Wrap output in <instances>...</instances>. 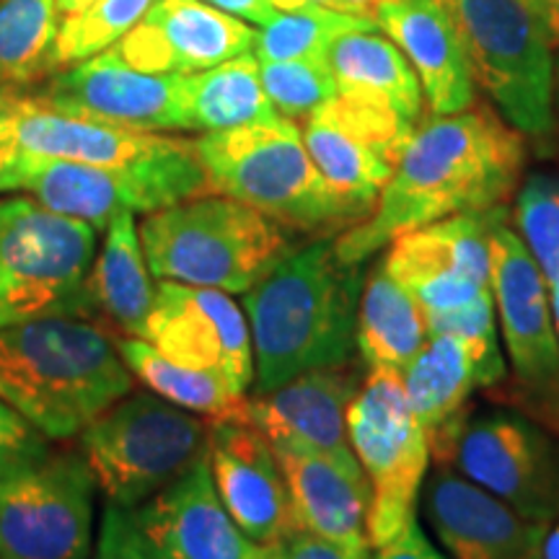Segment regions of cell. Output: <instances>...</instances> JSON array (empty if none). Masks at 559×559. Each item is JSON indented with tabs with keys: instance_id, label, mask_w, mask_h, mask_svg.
<instances>
[{
	"instance_id": "1",
	"label": "cell",
	"mask_w": 559,
	"mask_h": 559,
	"mask_svg": "<svg viewBox=\"0 0 559 559\" xmlns=\"http://www.w3.org/2000/svg\"><path fill=\"white\" fill-rule=\"evenodd\" d=\"M523 160V135L492 109L432 115L412 132L373 213L342 230L334 251L362 264L407 230L500 207L519 187Z\"/></svg>"
},
{
	"instance_id": "2",
	"label": "cell",
	"mask_w": 559,
	"mask_h": 559,
	"mask_svg": "<svg viewBox=\"0 0 559 559\" xmlns=\"http://www.w3.org/2000/svg\"><path fill=\"white\" fill-rule=\"evenodd\" d=\"M360 290V264L342 262L330 236L293 249L243 293L254 349V396L309 370L347 366L358 347Z\"/></svg>"
},
{
	"instance_id": "3",
	"label": "cell",
	"mask_w": 559,
	"mask_h": 559,
	"mask_svg": "<svg viewBox=\"0 0 559 559\" xmlns=\"http://www.w3.org/2000/svg\"><path fill=\"white\" fill-rule=\"evenodd\" d=\"M135 391L115 334L83 317H41L0 330V400L41 436H81Z\"/></svg>"
},
{
	"instance_id": "4",
	"label": "cell",
	"mask_w": 559,
	"mask_h": 559,
	"mask_svg": "<svg viewBox=\"0 0 559 559\" xmlns=\"http://www.w3.org/2000/svg\"><path fill=\"white\" fill-rule=\"evenodd\" d=\"M210 192L260 210L283 228L330 239L360 215L326 185L296 122L277 117L192 140Z\"/></svg>"
},
{
	"instance_id": "5",
	"label": "cell",
	"mask_w": 559,
	"mask_h": 559,
	"mask_svg": "<svg viewBox=\"0 0 559 559\" xmlns=\"http://www.w3.org/2000/svg\"><path fill=\"white\" fill-rule=\"evenodd\" d=\"M138 228L153 277L223 293H249L293 251L288 228L215 192L148 213Z\"/></svg>"
},
{
	"instance_id": "6",
	"label": "cell",
	"mask_w": 559,
	"mask_h": 559,
	"mask_svg": "<svg viewBox=\"0 0 559 559\" xmlns=\"http://www.w3.org/2000/svg\"><path fill=\"white\" fill-rule=\"evenodd\" d=\"M0 190L29 192L39 205L107 230L120 213H156L210 192L192 140L169 138L164 148L130 166H94L79 160L16 153L0 166Z\"/></svg>"
},
{
	"instance_id": "7",
	"label": "cell",
	"mask_w": 559,
	"mask_h": 559,
	"mask_svg": "<svg viewBox=\"0 0 559 559\" xmlns=\"http://www.w3.org/2000/svg\"><path fill=\"white\" fill-rule=\"evenodd\" d=\"M213 419L153 391H130L81 432V451L109 506L135 510L210 456Z\"/></svg>"
},
{
	"instance_id": "8",
	"label": "cell",
	"mask_w": 559,
	"mask_h": 559,
	"mask_svg": "<svg viewBox=\"0 0 559 559\" xmlns=\"http://www.w3.org/2000/svg\"><path fill=\"white\" fill-rule=\"evenodd\" d=\"M96 228L39 205L0 200V330L41 317L88 319L86 277Z\"/></svg>"
},
{
	"instance_id": "9",
	"label": "cell",
	"mask_w": 559,
	"mask_h": 559,
	"mask_svg": "<svg viewBox=\"0 0 559 559\" xmlns=\"http://www.w3.org/2000/svg\"><path fill=\"white\" fill-rule=\"evenodd\" d=\"M474 83L521 135L555 130V47L523 0H449Z\"/></svg>"
},
{
	"instance_id": "10",
	"label": "cell",
	"mask_w": 559,
	"mask_h": 559,
	"mask_svg": "<svg viewBox=\"0 0 559 559\" xmlns=\"http://www.w3.org/2000/svg\"><path fill=\"white\" fill-rule=\"evenodd\" d=\"M347 436L370 485L368 544L379 549L415 521L430 445L412 409L402 370L370 368L347 409Z\"/></svg>"
},
{
	"instance_id": "11",
	"label": "cell",
	"mask_w": 559,
	"mask_h": 559,
	"mask_svg": "<svg viewBox=\"0 0 559 559\" xmlns=\"http://www.w3.org/2000/svg\"><path fill=\"white\" fill-rule=\"evenodd\" d=\"M94 495L86 459L70 451L0 477V559H88Z\"/></svg>"
},
{
	"instance_id": "12",
	"label": "cell",
	"mask_w": 559,
	"mask_h": 559,
	"mask_svg": "<svg viewBox=\"0 0 559 559\" xmlns=\"http://www.w3.org/2000/svg\"><path fill=\"white\" fill-rule=\"evenodd\" d=\"M489 251L492 298L515 381L531 407L559 428V337L547 280L506 215L492 226Z\"/></svg>"
},
{
	"instance_id": "13",
	"label": "cell",
	"mask_w": 559,
	"mask_h": 559,
	"mask_svg": "<svg viewBox=\"0 0 559 559\" xmlns=\"http://www.w3.org/2000/svg\"><path fill=\"white\" fill-rule=\"evenodd\" d=\"M466 479L536 523L559 519V443L519 412H487L466 419L456 443Z\"/></svg>"
},
{
	"instance_id": "14",
	"label": "cell",
	"mask_w": 559,
	"mask_h": 559,
	"mask_svg": "<svg viewBox=\"0 0 559 559\" xmlns=\"http://www.w3.org/2000/svg\"><path fill=\"white\" fill-rule=\"evenodd\" d=\"M415 128L386 107L337 94L300 124V135L326 185L366 221Z\"/></svg>"
},
{
	"instance_id": "15",
	"label": "cell",
	"mask_w": 559,
	"mask_h": 559,
	"mask_svg": "<svg viewBox=\"0 0 559 559\" xmlns=\"http://www.w3.org/2000/svg\"><path fill=\"white\" fill-rule=\"evenodd\" d=\"M502 215L500 205L407 230L389 243L381 262L407 285L425 317L461 309L492 293L489 234Z\"/></svg>"
},
{
	"instance_id": "16",
	"label": "cell",
	"mask_w": 559,
	"mask_h": 559,
	"mask_svg": "<svg viewBox=\"0 0 559 559\" xmlns=\"http://www.w3.org/2000/svg\"><path fill=\"white\" fill-rule=\"evenodd\" d=\"M143 340L179 366L221 376L243 394L254 383L249 321L223 290L158 280Z\"/></svg>"
},
{
	"instance_id": "17",
	"label": "cell",
	"mask_w": 559,
	"mask_h": 559,
	"mask_svg": "<svg viewBox=\"0 0 559 559\" xmlns=\"http://www.w3.org/2000/svg\"><path fill=\"white\" fill-rule=\"evenodd\" d=\"M37 99L66 115L88 117L124 130H185L179 75L143 73L115 50H104L55 73Z\"/></svg>"
},
{
	"instance_id": "18",
	"label": "cell",
	"mask_w": 559,
	"mask_h": 559,
	"mask_svg": "<svg viewBox=\"0 0 559 559\" xmlns=\"http://www.w3.org/2000/svg\"><path fill=\"white\" fill-rule=\"evenodd\" d=\"M210 472L230 519L254 544L277 549L300 531L275 451L254 425L213 423Z\"/></svg>"
},
{
	"instance_id": "19",
	"label": "cell",
	"mask_w": 559,
	"mask_h": 559,
	"mask_svg": "<svg viewBox=\"0 0 559 559\" xmlns=\"http://www.w3.org/2000/svg\"><path fill=\"white\" fill-rule=\"evenodd\" d=\"M156 559H260L267 549L236 526L215 489L210 456L130 510Z\"/></svg>"
},
{
	"instance_id": "20",
	"label": "cell",
	"mask_w": 559,
	"mask_h": 559,
	"mask_svg": "<svg viewBox=\"0 0 559 559\" xmlns=\"http://www.w3.org/2000/svg\"><path fill=\"white\" fill-rule=\"evenodd\" d=\"M257 29L205 0H156L111 50L143 73H202L254 50Z\"/></svg>"
},
{
	"instance_id": "21",
	"label": "cell",
	"mask_w": 559,
	"mask_h": 559,
	"mask_svg": "<svg viewBox=\"0 0 559 559\" xmlns=\"http://www.w3.org/2000/svg\"><path fill=\"white\" fill-rule=\"evenodd\" d=\"M502 376L506 360L500 342H466L449 334H430L425 347L402 370V379L432 456L453 459L472 391L500 383Z\"/></svg>"
},
{
	"instance_id": "22",
	"label": "cell",
	"mask_w": 559,
	"mask_h": 559,
	"mask_svg": "<svg viewBox=\"0 0 559 559\" xmlns=\"http://www.w3.org/2000/svg\"><path fill=\"white\" fill-rule=\"evenodd\" d=\"M360 383L347 366L317 368L270 394L251 396L249 425L270 445L324 453L349 469H362L347 436V409Z\"/></svg>"
},
{
	"instance_id": "23",
	"label": "cell",
	"mask_w": 559,
	"mask_h": 559,
	"mask_svg": "<svg viewBox=\"0 0 559 559\" xmlns=\"http://www.w3.org/2000/svg\"><path fill=\"white\" fill-rule=\"evenodd\" d=\"M425 513L451 559H539L547 523L515 513L464 474L438 472L425 489Z\"/></svg>"
},
{
	"instance_id": "24",
	"label": "cell",
	"mask_w": 559,
	"mask_h": 559,
	"mask_svg": "<svg viewBox=\"0 0 559 559\" xmlns=\"http://www.w3.org/2000/svg\"><path fill=\"white\" fill-rule=\"evenodd\" d=\"M379 29L415 68L432 115L474 107V73L449 0H389L376 9Z\"/></svg>"
},
{
	"instance_id": "25",
	"label": "cell",
	"mask_w": 559,
	"mask_h": 559,
	"mask_svg": "<svg viewBox=\"0 0 559 559\" xmlns=\"http://www.w3.org/2000/svg\"><path fill=\"white\" fill-rule=\"evenodd\" d=\"M272 451L288 481L298 528L347 549H370L366 472L349 469L317 451L288 445H272Z\"/></svg>"
},
{
	"instance_id": "26",
	"label": "cell",
	"mask_w": 559,
	"mask_h": 559,
	"mask_svg": "<svg viewBox=\"0 0 559 559\" xmlns=\"http://www.w3.org/2000/svg\"><path fill=\"white\" fill-rule=\"evenodd\" d=\"M145 262L135 213H120L104 230V249L86 277L88 317H102L115 337L143 340L156 285Z\"/></svg>"
},
{
	"instance_id": "27",
	"label": "cell",
	"mask_w": 559,
	"mask_h": 559,
	"mask_svg": "<svg viewBox=\"0 0 559 559\" xmlns=\"http://www.w3.org/2000/svg\"><path fill=\"white\" fill-rule=\"evenodd\" d=\"M330 68L337 94L345 99L386 107L417 124L425 94L404 52L376 32H349L330 47Z\"/></svg>"
},
{
	"instance_id": "28",
	"label": "cell",
	"mask_w": 559,
	"mask_h": 559,
	"mask_svg": "<svg viewBox=\"0 0 559 559\" xmlns=\"http://www.w3.org/2000/svg\"><path fill=\"white\" fill-rule=\"evenodd\" d=\"M179 107L185 130L223 132L277 120L262 88L254 52L221 62L202 73L179 75Z\"/></svg>"
},
{
	"instance_id": "29",
	"label": "cell",
	"mask_w": 559,
	"mask_h": 559,
	"mask_svg": "<svg viewBox=\"0 0 559 559\" xmlns=\"http://www.w3.org/2000/svg\"><path fill=\"white\" fill-rule=\"evenodd\" d=\"M428 340V317L419 300L379 262L360 290L358 349L362 360L368 368L404 370Z\"/></svg>"
},
{
	"instance_id": "30",
	"label": "cell",
	"mask_w": 559,
	"mask_h": 559,
	"mask_svg": "<svg viewBox=\"0 0 559 559\" xmlns=\"http://www.w3.org/2000/svg\"><path fill=\"white\" fill-rule=\"evenodd\" d=\"M120 355L128 368L143 381L153 394L164 396L166 402L190 409L213 423H247L249 425V396L205 370H192L166 358L160 349L140 337H115Z\"/></svg>"
},
{
	"instance_id": "31",
	"label": "cell",
	"mask_w": 559,
	"mask_h": 559,
	"mask_svg": "<svg viewBox=\"0 0 559 559\" xmlns=\"http://www.w3.org/2000/svg\"><path fill=\"white\" fill-rule=\"evenodd\" d=\"M349 32H379V21L311 3L300 11H280L267 26H260L251 52L260 62L326 60L334 39Z\"/></svg>"
},
{
	"instance_id": "32",
	"label": "cell",
	"mask_w": 559,
	"mask_h": 559,
	"mask_svg": "<svg viewBox=\"0 0 559 559\" xmlns=\"http://www.w3.org/2000/svg\"><path fill=\"white\" fill-rule=\"evenodd\" d=\"M58 13V0H0V86H26L47 73Z\"/></svg>"
},
{
	"instance_id": "33",
	"label": "cell",
	"mask_w": 559,
	"mask_h": 559,
	"mask_svg": "<svg viewBox=\"0 0 559 559\" xmlns=\"http://www.w3.org/2000/svg\"><path fill=\"white\" fill-rule=\"evenodd\" d=\"M153 3L156 0H94L88 9L66 16L52 41L47 73L111 50L135 29Z\"/></svg>"
},
{
	"instance_id": "34",
	"label": "cell",
	"mask_w": 559,
	"mask_h": 559,
	"mask_svg": "<svg viewBox=\"0 0 559 559\" xmlns=\"http://www.w3.org/2000/svg\"><path fill=\"white\" fill-rule=\"evenodd\" d=\"M260 79L277 115L298 128L337 96L330 60L260 62Z\"/></svg>"
},
{
	"instance_id": "35",
	"label": "cell",
	"mask_w": 559,
	"mask_h": 559,
	"mask_svg": "<svg viewBox=\"0 0 559 559\" xmlns=\"http://www.w3.org/2000/svg\"><path fill=\"white\" fill-rule=\"evenodd\" d=\"M519 236L539 264L547 285L559 280V177L534 174L519 192L515 205Z\"/></svg>"
},
{
	"instance_id": "36",
	"label": "cell",
	"mask_w": 559,
	"mask_h": 559,
	"mask_svg": "<svg viewBox=\"0 0 559 559\" xmlns=\"http://www.w3.org/2000/svg\"><path fill=\"white\" fill-rule=\"evenodd\" d=\"M45 438L29 419L0 400V477L45 456L50 451Z\"/></svg>"
},
{
	"instance_id": "37",
	"label": "cell",
	"mask_w": 559,
	"mask_h": 559,
	"mask_svg": "<svg viewBox=\"0 0 559 559\" xmlns=\"http://www.w3.org/2000/svg\"><path fill=\"white\" fill-rule=\"evenodd\" d=\"M428 330L430 334H449V337L466 342H498L492 293L461 306V309L432 313V317H428Z\"/></svg>"
},
{
	"instance_id": "38",
	"label": "cell",
	"mask_w": 559,
	"mask_h": 559,
	"mask_svg": "<svg viewBox=\"0 0 559 559\" xmlns=\"http://www.w3.org/2000/svg\"><path fill=\"white\" fill-rule=\"evenodd\" d=\"M91 559H156L132 521L130 510L107 506L102 515V531Z\"/></svg>"
},
{
	"instance_id": "39",
	"label": "cell",
	"mask_w": 559,
	"mask_h": 559,
	"mask_svg": "<svg viewBox=\"0 0 559 559\" xmlns=\"http://www.w3.org/2000/svg\"><path fill=\"white\" fill-rule=\"evenodd\" d=\"M272 555L275 559H373L370 549H347L311 531H296L283 547L272 549Z\"/></svg>"
},
{
	"instance_id": "40",
	"label": "cell",
	"mask_w": 559,
	"mask_h": 559,
	"mask_svg": "<svg viewBox=\"0 0 559 559\" xmlns=\"http://www.w3.org/2000/svg\"><path fill=\"white\" fill-rule=\"evenodd\" d=\"M373 559H445L432 547L425 531L417 521H409L407 528L396 539H391L383 547L373 549Z\"/></svg>"
},
{
	"instance_id": "41",
	"label": "cell",
	"mask_w": 559,
	"mask_h": 559,
	"mask_svg": "<svg viewBox=\"0 0 559 559\" xmlns=\"http://www.w3.org/2000/svg\"><path fill=\"white\" fill-rule=\"evenodd\" d=\"M205 3L241 21H251L257 26H267L280 13L272 0H205Z\"/></svg>"
},
{
	"instance_id": "42",
	"label": "cell",
	"mask_w": 559,
	"mask_h": 559,
	"mask_svg": "<svg viewBox=\"0 0 559 559\" xmlns=\"http://www.w3.org/2000/svg\"><path fill=\"white\" fill-rule=\"evenodd\" d=\"M523 3L539 21L542 29L547 32L551 47L559 50V0H523Z\"/></svg>"
},
{
	"instance_id": "43",
	"label": "cell",
	"mask_w": 559,
	"mask_h": 559,
	"mask_svg": "<svg viewBox=\"0 0 559 559\" xmlns=\"http://www.w3.org/2000/svg\"><path fill=\"white\" fill-rule=\"evenodd\" d=\"M539 559H559V519H557V526L549 528L547 536H544Z\"/></svg>"
},
{
	"instance_id": "44",
	"label": "cell",
	"mask_w": 559,
	"mask_h": 559,
	"mask_svg": "<svg viewBox=\"0 0 559 559\" xmlns=\"http://www.w3.org/2000/svg\"><path fill=\"white\" fill-rule=\"evenodd\" d=\"M91 3H94V0H58V11L62 16H73V13L88 9Z\"/></svg>"
},
{
	"instance_id": "45",
	"label": "cell",
	"mask_w": 559,
	"mask_h": 559,
	"mask_svg": "<svg viewBox=\"0 0 559 559\" xmlns=\"http://www.w3.org/2000/svg\"><path fill=\"white\" fill-rule=\"evenodd\" d=\"M311 3H317V5H324V9H332V11L358 13V11H355V5L349 3V0H311ZM366 16H368V13H366Z\"/></svg>"
},
{
	"instance_id": "46",
	"label": "cell",
	"mask_w": 559,
	"mask_h": 559,
	"mask_svg": "<svg viewBox=\"0 0 559 559\" xmlns=\"http://www.w3.org/2000/svg\"><path fill=\"white\" fill-rule=\"evenodd\" d=\"M349 3L355 5V11L358 13H368V16H376V9L383 3H389V0H349Z\"/></svg>"
},
{
	"instance_id": "47",
	"label": "cell",
	"mask_w": 559,
	"mask_h": 559,
	"mask_svg": "<svg viewBox=\"0 0 559 559\" xmlns=\"http://www.w3.org/2000/svg\"><path fill=\"white\" fill-rule=\"evenodd\" d=\"M549 288V304H551V317H555V326H557V337H559V280L557 283L547 285Z\"/></svg>"
},
{
	"instance_id": "48",
	"label": "cell",
	"mask_w": 559,
	"mask_h": 559,
	"mask_svg": "<svg viewBox=\"0 0 559 559\" xmlns=\"http://www.w3.org/2000/svg\"><path fill=\"white\" fill-rule=\"evenodd\" d=\"M275 3V9L280 11H300L306 9V5H311V0H272Z\"/></svg>"
},
{
	"instance_id": "49",
	"label": "cell",
	"mask_w": 559,
	"mask_h": 559,
	"mask_svg": "<svg viewBox=\"0 0 559 559\" xmlns=\"http://www.w3.org/2000/svg\"><path fill=\"white\" fill-rule=\"evenodd\" d=\"M555 102L559 107V60L555 62Z\"/></svg>"
},
{
	"instance_id": "50",
	"label": "cell",
	"mask_w": 559,
	"mask_h": 559,
	"mask_svg": "<svg viewBox=\"0 0 559 559\" xmlns=\"http://www.w3.org/2000/svg\"><path fill=\"white\" fill-rule=\"evenodd\" d=\"M260 559H275V555H272V549H267V555L260 557Z\"/></svg>"
},
{
	"instance_id": "51",
	"label": "cell",
	"mask_w": 559,
	"mask_h": 559,
	"mask_svg": "<svg viewBox=\"0 0 559 559\" xmlns=\"http://www.w3.org/2000/svg\"><path fill=\"white\" fill-rule=\"evenodd\" d=\"M0 192H3V190H0Z\"/></svg>"
}]
</instances>
